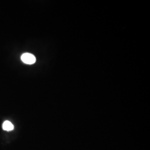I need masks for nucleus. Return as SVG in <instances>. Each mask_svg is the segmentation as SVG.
<instances>
[{
  "label": "nucleus",
  "instance_id": "f257e3e1",
  "mask_svg": "<svg viewBox=\"0 0 150 150\" xmlns=\"http://www.w3.org/2000/svg\"><path fill=\"white\" fill-rule=\"evenodd\" d=\"M22 61L27 64H32L36 62V57L35 56L30 53H25L22 54L21 56Z\"/></svg>",
  "mask_w": 150,
  "mask_h": 150
},
{
  "label": "nucleus",
  "instance_id": "f03ea898",
  "mask_svg": "<svg viewBox=\"0 0 150 150\" xmlns=\"http://www.w3.org/2000/svg\"><path fill=\"white\" fill-rule=\"evenodd\" d=\"M2 129L6 131H11L14 129V126L9 121H6L2 125Z\"/></svg>",
  "mask_w": 150,
  "mask_h": 150
}]
</instances>
